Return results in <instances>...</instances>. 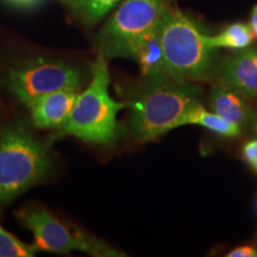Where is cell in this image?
I'll return each mask as SVG.
<instances>
[{
  "label": "cell",
  "mask_w": 257,
  "mask_h": 257,
  "mask_svg": "<svg viewBox=\"0 0 257 257\" xmlns=\"http://www.w3.org/2000/svg\"><path fill=\"white\" fill-rule=\"evenodd\" d=\"M198 102L197 92L187 82L147 81L143 91L128 102L131 134L140 143L155 141L181 126L185 115Z\"/></svg>",
  "instance_id": "obj_2"
},
{
  "label": "cell",
  "mask_w": 257,
  "mask_h": 257,
  "mask_svg": "<svg viewBox=\"0 0 257 257\" xmlns=\"http://www.w3.org/2000/svg\"><path fill=\"white\" fill-rule=\"evenodd\" d=\"M220 81L244 96H257V50L243 49L231 56L220 70Z\"/></svg>",
  "instance_id": "obj_9"
},
{
  "label": "cell",
  "mask_w": 257,
  "mask_h": 257,
  "mask_svg": "<svg viewBox=\"0 0 257 257\" xmlns=\"http://www.w3.org/2000/svg\"><path fill=\"white\" fill-rule=\"evenodd\" d=\"M88 87L76 95L66 123L57 127L53 138L74 136L85 142L106 144L117 134V114L128 102L115 101L108 93L110 73L106 57L99 54L91 67Z\"/></svg>",
  "instance_id": "obj_1"
},
{
  "label": "cell",
  "mask_w": 257,
  "mask_h": 257,
  "mask_svg": "<svg viewBox=\"0 0 257 257\" xmlns=\"http://www.w3.org/2000/svg\"><path fill=\"white\" fill-rule=\"evenodd\" d=\"M253 130H255V133L257 135V114L255 117V120H253Z\"/></svg>",
  "instance_id": "obj_20"
},
{
  "label": "cell",
  "mask_w": 257,
  "mask_h": 257,
  "mask_svg": "<svg viewBox=\"0 0 257 257\" xmlns=\"http://www.w3.org/2000/svg\"><path fill=\"white\" fill-rule=\"evenodd\" d=\"M242 155L244 161L257 173V138L244 144Z\"/></svg>",
  "instance_id": "obj_16"
},
{
  "label": "cell",
  "mask_w": 257,
  "mask_h": 257,
  "mask_svg": "<svg viewBox=\"0 0 257 257\" xmlns=\"http://www.w3.org/2000/svg\"><path fill=\"white\" fill-rule=\"evenodd\" d=\"M75 89H61L42 95L29 105L32 123L40 128H57L66 123L75 102Z\"/></svg>",
  "instance_id": "obj_8"
},
{
  "label": "cell",
  "mask_w": 257,
  "mask_h": 257,
  "mask_svg": "<svg viewBox=\"0 0 257 257\" xmlns=\"http://www.w3.org/2000/svg\"><path fill=\"white\" fill-rule=\"evenodd\" d=\"M167 0H123L95 38L101 55L133 57L134 48L160 22Z\"/></svg>",
  "instance_id": "obj_5"
},
{
  "label": "cell",
  "mask_w": 257,
  "mask_h": 257,
  "mask_svg": "<svg viewBox=\"0 0 257 257\" xmlns=\"http://www.w3.org/2000/svg\"><path fill=\"white\" fill-rule=\"evenodd\" d=\"M249 27H250V29H251L253 37H257V4L252 8Z\"/></svg>",
  "instance_id": "obj_18"
},
{
  "label": "cell",
  "mask_w": 257,
  "mask_h": 257,
  "mask_svg": "<svg viewBox=\"0 0 257 257\" xmlns=\"http://www.w3.org/2000/svg\"><path fill=\"white\" fill-rule=\"evenodd\" d=\"M210 100L213 112L239 126L243 127L252 118V112L244 100V95L225 85L223 81L213 86Z\"/></svg>",
  "instance_id": "obj_11"
},
{
  "label": "cell",
  "mask_w": 257,
  "mask_h": 257,
  "mask_svg": "<svg viewBox=\"0 0 257 257\" xmlns=\"http://www.w3.org/2000/svg\"><path fill=\"white\" fill-rule=\"evenodd\" d=\"M227 257H257V248L253 245L237 246L226 253Z\"/></svg>",
  "instance_id": "obj_17"
},
{
  "label": "cell",
  "mask_w": 257,
  "mask_h": 257,
  "mask_svg": "<svg viewBox=\"0 0 257 257\" xmlns=\"http://www.w3.org/2000/svg\"><path fill=\"white\" fill-rule=\"evenodd\" d=\"M37 248L22 242L0 225V257H32Z\"/></svg>",
  "instance_id": "obj_15"
},
{
  "label": "cell",
  "mask_w": 257,
  "mask_h": 257,
  "mask_svg": "<svg viewBox=\"0 0 257 257\" xmlns=\"http://www.w3.org/2000/svg\"><path fill=\"white\" fill-rule=\"evenodd\" d=\"M195 124L207 128L221 137H237L242 133V126L234 124L216 112H210L200 102L195 104L182 119V125Z\"/></svg>",
  "instance_id": "obj_12"
},
{
  "label": "cell",
  "mask_w": 257,
  "mask_h": 257,
  "mask_svg": "<svg viewBox=\"0 0 257 257\" xmlns=\"http://www.w3.org/2000/svg\"><path fill=\"white\" fill-rule=\"evenodd\" d=\"M73 12L86 24H95L101 21L120 0H66Z\"/></svg>",
  "instance_id": "obj_14"
},
{
  "label": "cell",
  "mask_w": 257,
  "mask_h": 257,
  "mask_svg": "<svg viewBox=\"0 0 257 257\" xmlns=\"http://www.w3.org/2000/svg\"><path fill=\"white\" fill-rule=\"evenodd\" d=\"M133 59L140 64L141 73L148 82L172 80L167 72L162 44H161L159 23L138 40L133 51Z\"/></svg>",
  "instance_id": "obj_10"
},
{
  "label": "cell",
  "mask_w": 257,
  "mask_h": 257,
  "mask_svg": "<svg viewBox=\"0 0 257 257\" xmlns=\"http://www.w3.org/2000/svg\"><path fill=\"white\" fill-rule=\"evenodd\" d=\"M47 150L21 126L0 134V202L11 201L40 182L50 170Z\"/></svg>",
  "instance_id": "obj_4"
},
{
  "label": "cell",
  "mask_w": 257,
  "mask_h": 257,
  "mask_svg": "<svg viewBox=\"0 0 257 257\" xmlns=\"http://www.w3.org/2000/svg\"><path fill=\"white\" fill-rule=\"evenodd\" d=\"M253 34L249 24L233 23L224 29L216 36L205 35V42L210 49L216 48H229L234 50L246 49L253 41Z\"/></svg>",
  "instance_id": "obj_13"
},
{
  "label": "cell",
  "mask_w": 257,
  "mask_h": 257,
  "mask_svg": "<svg viewBox=\"0 0 257 257\" xmlns=\"http://www.w3.org/2000/svg\"><path fill=\"white\" fill-rule=\"evenodd\" d=\"M9 2L14 3V4H17V5H24V6H28V5L34 4V3H36L37 0H9Z\"/></svg>",
  "instance_id": "obj_19"
},
{
  "label": "cell",
  "mask_w": 257,
  "mask_h": 257,
  "mask_svg": "<svg viewBox=\"0 0 257 257\" xmlns=\"http://www.w3.org/2000/svg\"><path fill=\"white\" fill-rule=\"evenodd\" d=\"M159 31L166 68L173 81H198L210 75L212 49L205 42V34L184 12L167 4Z\"/></svg>",
  "instance_id": "obj_3"
},
{
  "label": "cell",
  "mask_w": 257,
  "mask_h": 257,
  "mask_svg": "<svg viewBox=\"0 0 257 257\" xmlns=\"http://www.w3.org/2000/svg\"><path fill=\"white\" fill-rule=\"evenodd\" d=\"M17 217L34 234L37 250L56 253H68L73 250L85 251L93 256H121L100 240L79 231L70 230L43 207H25Z\"/></svg>",
  "instance_id": "obj_6"
},
{
  "label": "cell",
  "mask_w": 257,
  "mask_h": 257,
  "mask_svg": "<svg viewBox=\"0 0 257 257\" xmlns=\"http://www.w3.org/2000/svg\"><path fill=\"white\" fill-rule=\"evenodd\" d=\"M81 75L78 69L62 62L37 59L9 70L6 85L18 100L29 106L42 95L78 89Z\"/></svg>",
  "instance_id": "obj_7"
}]
</instances>
